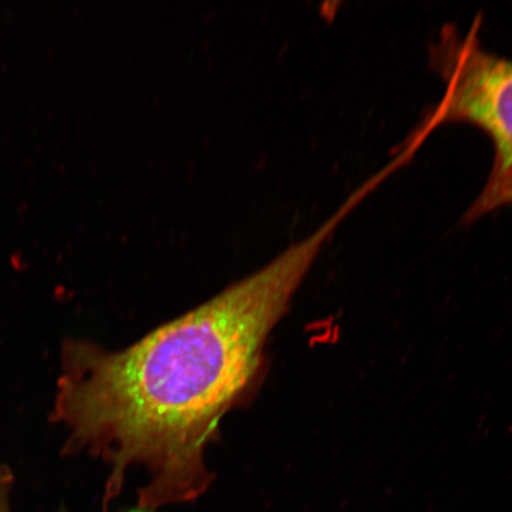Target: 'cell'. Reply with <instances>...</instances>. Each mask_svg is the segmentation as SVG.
Here are the masks:
<instances>
[{
  "mask_svg": "<svg viewBox=\"0 0 512 512\" xmlns=\"http://www.w3.org/2000/svg\"><path fill=\"white\" fill-rule=\"evenodd\" d=\"M337 226L326 221L260 271L124 349L85 338L63 343L51 419L67 454L86 453L110 467L102 512L131 469L147 477L138 490L142 508L207 494L215 478L209 447L223 419L256 398L273 331Z\"/></svg>",
  "mask_w": 512,
  "mask_h": 512,
  "instance_id": "6da1fadb",
  "label": "cell"
},
{
  "mask_svg": "<svg viewBox=\"0 0 512 512\" xmlns=\"http://www.w3.org/2000/svg\"><path fill=\"white\" fill-rule=\"evenodd\" d=\"M480 19L466 34L446 24L430 48V64L445 91L425 114L421 130L446 124L472 125L494 147V160L482 191L462 217L464 224L512 203V60L483 48Z\"/></svg>",
  "mask_w": 512,
  "mask_h": 512,
  "instance_id": "7a4b0ae2",
  "label": "cell"
},
{
  "mask_svg": "<svg viewBox=\"0 0 512 512\" xmlns=\"http://www.w3.org/2000/svg\"><path fill=\"white\" fill-rule=\"evenodd\" d=\"M12 475L8 466L0 464V512H11Z\"/></svg>",
  "mask_w": 512,
  "mask_h": 512,
  "instance_id": "3957f363",
  "label": "cell"
},
{
  "mask_svg": "<svg viewBox=\"0 0 512 512\" xmlns=\"http://www.w3.org/2000/svg\"><path fill=\"white\" fill-rule=\"evenodd\" d=\"M121 512H157V510L142 508V507H139V505H136V507H134V508L127 509V510H124Z\"/></svg>",
  "mask_w": 512,
  "mask_h": 512,
  "instance_id": "277c9868",
  "label": "cell"
}]
</instances>
